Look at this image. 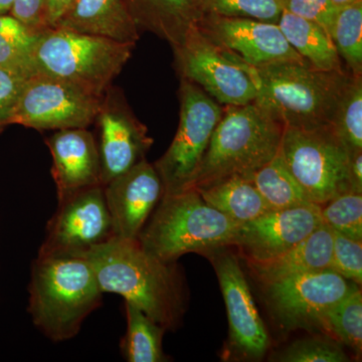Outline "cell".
Masks as SVG:
<instances>
[{"instance_id":"40","label":"cell","mask_w":362,"mask_h":362,"mask_svg":"<svg viewBox=\"0 0 362 362\" xmlns=\"http://www.w3.org/2000/svg\"><path fill=\"white\" fill-rule=\"evenodd\" d=\"M335 6L343 7L350 6V4H356V2L362 1V0H330Z\"/></svg>"},{"instance_id":"4","label":"cell","mask_w":362,"mask_h":362,"mask_svg":"<svg viewBox=\"0 0 362 362\" xmlns=\"http://www.w3.org/2000/svg\"><path fill=\"white\" fill-rule=\"evenodd\" d=\"M240 223L216 211L194 188L164 194L137 240L148 254L176 263L189 252L232 247Z\"/></svg>"},{"instance_id":"32","label":"cell","mask_w":362,"mask_h":362,"mask_svg":"<svg viewBox=\"0 0 362 362\" xmlns=\"http://www.w3.org/2000/svg\"><path fill=\"white\" fill-rule=\"evenodd\" d=\"M202 4L206 14L272 23H278L284 11L281 0H202Z\"/></svg>"},{"instance_id":"12","label":"cell","mask_w":362,"mask_h":362,"mask_svg":"<svg viewBox=\"0 0 362 362\" xmlns=\"http://www.w3.org/2000/svg\"><path fill=\"white\" fill-rule=\"evenodd\" d=\"M228 247H218L204 254L218 276L228 312L226 357L235 361H261L270 349V337L239 259Z\"/></svg>"},{"instance_id":"35","label":"cell","mask_w":362,"mask_h":362,"mask_svg":"<svg viewBox=\"0 0 362 362\" xmlns=\"http://www.w3.org/2000/svg\"><path fill=\"white\" fill-rule=\"evenodd\" d=\"M28 76L0 66V125L8 124Z\"/></svg>"},{"instance_id":"7","label":"cell","mask_w":362,"mask_h":362,"mask_svg":"<svg viewBox=\"0 0 362 362\" xmlns=\"http://www.w3.org/2000/svg\"><path fill=\"white\" fill-rule=\"evenodd\" d=\"M279 154L312 204L321 206L350 192V154L330 128L285 127Z\"/></svg>"},{"instance_id":"5","label":"cell","mask_w":362,"mask_h":362,"mask_svg":"<svg viewBox=\"0 0 362 362\" xmlns=\"http://www.w3.org/2000/svg\"><path fill=\"white\" fill-rule=\"evenodd\" d=\"M283 129L254 102L226 106L189 188L252 175L278 153Z\"/></svg>"},{"instance_id":"26","label":"cell","mask_w":362,"mask_h":362,"mask_svg":"<svg viewBox=\"0 0 362 362\" xmlns=\"http://www.w3.org/2000/svg\"><path fill=\"white\" fill-rule=\"evenodd\" d=\"M329 128L349 154L362 151V76L350 74Z\"/></svg>"},{"instance_id":"17","label":"cell","mask_w":362,"mask_h":362,"mask_svg":"<svg viewBox=\"0 0 362 362\" xmlns=\"http://www.w3.org/2000/svg\"><path fill=\"white\" fill-rule=\"evenodd\" d=\"M164 194L153 164L143 159L104 185L114 238L137 240Z\"/></svg>"},{"instance_id":"33","label":"cell","mask_w":362,"mask_h":362,"mask_svg":"<svg viewBox=\"0 0 362 362\" xmlns=\"http://www.w3.org/2000/svg\"><path fill=\"white\" fill-rule=\"evenodd\" d=\"M331 232L333 245L330 270L361 286L362 240L350 239L346 235L333 230H331Z\"/></svg>"},{"instance_id":"6","label":"cell","mask_w":362,"mask_h":362,"mask_svg":"<svg viewBox=\"0 0 362 362\" xmlns=\"http://www.w3.org/2000/svg\"><path fill=\"white\" fill-rule=\"evenodd\" d=\"M134 47L66 28H47L33 47V74L59 78L103 97Z\"/></svg>"},{"instance_id":"38","label":"cell","mask_w":362,"mask_h":362,"mask_svg":"<svg viewBox=\"0 0 362 362\" xmlns=\"http://www.w3.org/2000/svg\"><path fill=\"white\" fill-rule=\"evenodd\" d=\"M73 1L74 0H47L45 25L47 28H54L57 25Z\"/></svg>"},{"instance_id":"19","label":"cell","mask_w":362,"mask_h":362,"mask_svg":"<svg viewBox=\"0 0 362 362\" xmlns=\"http://www.w3.org/2000/svg\"><path fill=\"white\" fill-rule=\"evenodd\" d=\"M54 28L126 44L139 40L125 0H74Z\"/></svg>"},{"instance_id":"20","label":"cell","mask_w":362,"mask_h":362,"mask_svg":"<svg viewBox=\"0 0 362 362\" xmlns=\"http://www.w3.org/2000/svg\"><path fill=\"white\" fill-rule=\"evenodd\" d=\"M138 30H148L171 47L182 44L204 16L202 0H125Z\"/></svg>"},{"instance_id":"34","label":"cell","mask_w":362,"mask_h":362,"mask_svg":"<svg viewBox=\"0 0 362 362\" xmlns=\"http://www.w3.org/2000/svg\"><path fill=\"white\" fill-rule=\"evenodd\" d=\"M281 2L284 11L318 23L328 33L339 9L330 0H281Z\"/></svg>"},{"instance_id":"22","label":"cell","mask_w":362,"mask_h":362,"mask_svg":"<svg viewBox=\"0 0 362 362\" xmlns=\"http://www.w3.org/2000/svg\"><path fill=\"white\" fill-rule=\"evenodd\" d=\"M277 25L293 49L313 68L326 71H346L329 33L318 23L283 11Z\"/></svg>"},{"instance_id":"15","label":"cell","mask_w":362,"mask_h":362,"mask_svg":"<svg viewBox=\"0 0 362 362\" xmlns=\"http://www.w3.org/2000/svg\"><path fill=\"white\" fill-rule=\"evenodd\" d=\"M95 123L99 129L97 144L105 185L145 159L153 139L122 95L112 87L105 93Z\"/></svg>"},{"instance_id":"30","label":"cell","mask_w":362,"mask_h":362,"mask_svg":"<svg viewBox=\"0 0 362 362\" xmlns=\"http://www.w3.org/2000/svg\"><path fill=\"white\" fill-rule=\"evenodd\" d=\"M271 361L278 362H346L349 357L341 343L327 334L296 340L274 352Z\"/></svg>"},{"instance_id":"13","label":"cell","mask_w":362,"mask_h":362,"mask_svg":"<svg viewBox=\"0 0 362 362\" xmlns=\"http://www.w3.org/2000/svg\"><path fill=\"white\" fill-rule=\"evenodd\" d=\"M173 52L181 78L199 86L218 103L242 106L256 99V87L247 71L197 26Z\"/></svg>"},{"instance_id":"3","label":"cell","mask_w":362,"mask_h":362,"mask_svg":"<svg viewBox=\"0 0 362 362\" xmlns=\"http://www.w3.org/2000/svg\"><path fill=\"white\" fill-rule=\"evenodd\" d=\"M103 291L85 257H42L33 261L28 312L33 325L52 342L77 337L101 306Z\"/></svg>"},{"instance_id":"10","label":"cell","mask_w":362,"mask_h":362,"mask_svg":"<svg viewBox=\"0 0 362 362\" xmlns=\"http://www.w3.org/2000/svg\"><path fill=\"white\" fill-rule=\"evenodd\" d=\"M103 97L59 78L33 74L8 124L40 131L88 128L96 121Z\"/></svg>"},{"instance_id":"37","label":"cell","mask_w":362,"mask_h":362,"mask_svg":"<svg viewBox=\"0 0 362 362\" xmlns=\"http://www.w3.org/2000/svg\"><path fill=\"white\" fill-rule=\"evenodd\" d=\"M347 180L350 192L362 194V151L350 154Z\"/></svg>"},{"instance_id":"1","label":"cell","mask_w":362,"mask_h":362,"mask_svg":"<svg viewBox=\"0 0 362 362\" xmlns=\"http://www.w3.org/2000/svg\"><path fill=\"white\" fill-rule=\"evenodd\" d=\"M100 288L135 305L166 331L180 327L187 290L176 263L148 254L137 240L113 238L85 255Z\"/></svg>"},{"instance_id":"2","label":"cell","mask_w":362,"mask_h":362,"mask_svg":"<svg viewBox=\"0 0 362 362\" xmlns=\"http://www.w3.org/2000/svg\"><path fill=\"white\" fill-rule=\"evenodd\" d=\"M232 58L252 78L256 87L254 103L283 128L330 127L350 77L349 71L317 70L305 62H281L254 68Z\"/></svg>"},{"instance_id":"29","label":"cell","mask_w":362,"mask_h":362,"mask_svg":"<svg viewBox=\"0 0 362 362\" xmlns=\"http://www.w3.org/2000/svg\"><path fill=\"white\" fill-rule=\"evenodd\" d=\"M329 35L346 71L362 76V1L338 9Z\"/></svg>"},{"instance_id":"8","label":"cell","mask_w":362,"mask_h":362,"mask_svg":"<svg viewBox=\"0 0 362 362\" xmlns=\"http://www.w3.org/2000/svg\"><path fill=\"white\" fill-rule=\"evenodd\" d=\"M180 99V123L175 138L153 164L164 194L190 187L223 112L220 103L185 78H181Z\"/></svg>"},{"instance_id":"28","label":"cell","mask_w":362,"mask_h":362,"mask_svg":"<svg viewBox=\"0 0 362 362\" xmlns=\"http://www.w3.org/2000/svg\"><path fill=\"white\" fill-rule=\"evenodd\" d=\"M323 334L329 335L361 358L362 352V294L357 288L326 314Z\"/></svg>"},{"instance_id":"24","label":"cell","mask_w":362,"mask_h":362,"mask_svg":"<svg viewBox=\"0 0 362 362\" xmlns=\"http://www.w3.org/2000/svg\"><path fill=\"white\" fill-rule=\"evenodd\" d=\"M127 330L120 343L121 352L128 362H165L164 329L135 305L124 301Z\"/></svg>"},{"instance_id":"16","label":"cell","mask_w":362,"mask_h":362,"mask_svg":"<svg viewBox=\"0 0 362 362\" xmlns=\"http://www.w3.org/2000/svg\"><path fill=\"white\" fill-rule=\"evenodd\" d=\"M318 204L270 209L238 228L233 246L240 247L247 261L279 256L323 225Z\"/></svg>"},{"instance_id":"18","label":"cell","mask_w":362,"mask_h":362,"mask_svg":"<svg viewBox=\"0 0 362 362\" xmlns=\"http://www.w3.org/2000/svg\"><path fill=\"white\" fill-rule=\"evenodd\" d=\"M45 143L52 154V175L58 201L84 188L102 185L99 149L87 128L57 130Z\"/></svg>"},{"instance_id":"9","label":"cell","mask_w":362,"mask_h":362,"mask_svg":"<svg viewBox=\"0 0 362 362\" xmlns=\"http://www.w3.org/2000/svg\"><path fill=\"white\" fill-rule=\"evenodd\" d=\"M264 286L269 312L285 332H322L327 312L361 287L331 270L292 276Z\"/></svg>"},{"instance_id":"21","label":"cell","mask_w":362,"mask_h":362,"mask_svg":"<svg viewBox=\"0 0 362 362\" xmlns=\"http://www.w3.org/2000/svg\"><path fill=\"white\" fill-rule=\"evenodd\" d=\"M332 245V232L323 223L279 256L264 261H247V264L263 284L301 274L330 270Z\"/></svg>"},{"instance_id":"27","label":"cell","mask_w":362,"mask_h":362,"mask_svg":"<svg viewBox=\"0 0 362 362\" xmlns=\"http://www.w3.org/2000/svg\"><path fill=\"white\" fill-rule=\"evenodd\" d=\"M40 32L13 16H0V66L33 75V52Z\"/></svg>"},{"instance_id":"25","label":"cell","mask_w":362,"mask_h":362,"mask_svg":"<svg viewBox=\"0 0 362 362\" xmlns=\"http://www.w3.org/2000/svg\"><path fill=\"white\" fill-rule=\"evenodd\" d=\"M246 178L256 187L270 209H289L312 204L286 168L279 151L271 161Z\"/></svg>"},{"instance_id":"14","label":"cell","mask_w":362,"mask_h":362,"mask_svg":"<svg viewBox=\"0 0 362 362\" xmlns=\"http://www.w3.org/2000/svg\"><path fill=\"white\" fill-rule=\"evenodd\" d=\"M197 28L230 56L254 68L304 61L289 45L277 23L206 14Z\"/></svg>"},{"instance_id":"36","label":"cell","mask_w":362,"mask_h":362,"mask_svg":"<svg viewBox=\"0 0 362 362\" xmlns=\"http://www.w3.org/2000/svg\"><path fill=\"white\" fill-rule=\"evenodd\" d=\"M47 0H14L11 16L37 32L47 28L45 25Z\"/></svg>"},{"instance_id":"23","label":"cell","mask_w":362,"mask_h":362,"mask_svg":"<svg viewBox=\"0 0 362 362\" xmlns=\"http://www.w3.org/2000/svg\"><path fill=\"white\" fill-rule=\"evenodd\" d=\"M202 199L240 225L270 211L251 181L235 175L204 188H194Z\"/></svg>"},{"instance_id":"39","label":"cell","mask_w":362,"mask_h":362,"mask_svg":"<svg viewBox=\"0 0 362 362\" xmlns=\"http://www.w3.org/2000/svg\"><path fill=\"white\" fill-rule=\"evenodd\" d=\"M14 0H0V16L11 11Z\"/></svg>"},{"instance_id":"11","label":"cell","mask_w":362,"mask_h":362,"mask_svg":"<svg viewBox=\"0 0 362 362\" xmlns=\"http://www.w3.org/2000/svg\"><path fill=\"white\" fill-rule=\"evenodd\" d=\"M114 237L104 185H95L58 201L37 256L84 257Z\"/></svg>"},{"instance_id":"31","label":"cell","mask_w":362,"mask_h":362,"mask_svg":"<svg viewBox=\"0 0 362 362\" xmlns=\"http://www.w3.org/2000/svg\"><path fill=\"white\" fill-rule=\"evenodd\" d=\"M323 223L350 239L362 240V194L345 192L321 206Z\"/></svg>"}]
</instances>
